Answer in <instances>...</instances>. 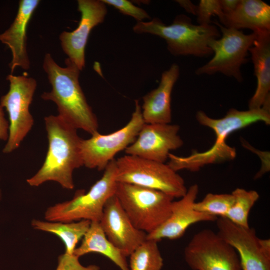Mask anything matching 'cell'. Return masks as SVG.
I'll return each mask as SVG.
<instances>
[{"mask_svg": "<svg viewBox=\"0 0 270 270\" xmlns=\"http://www.w3.org/2000/svg\"><path fill=\"white\" fill-rule=\"evenodd\" d=\"M196 119L200 124L214 130L216 136V141L208 150L202 152L194 151L188 156H178L170 154L168 164L176 172L182 170L196 172L206 165L234 158L236 149L226 143V138L234 131L258 122L269 124L270 104H264L258 110H239L232 108L224 116L220 118H212L204 112L199 110L196 114Z\"/></svg>", "mask_w": 270, "mask_h": 270, "instance_id": "6da1fadb", "label": "cell"}, {"mask_svg": "<svg viewBox=\"0 0 270 270\" xmlns=\"http://www.w3.org/2000/svg\"><path fill=\"white\" fill-rule=\"evenodd\" d=\"M44 120L48 142L47 154L41 168L26 182L31 186H38L54 181L65 189L72 190L73 172L83 166L82 138L77 129L58 115L46 116Z\"/></svg>", "mask_w": 270, "mask_h": 270, "instance_id": "7a4b0ae2", "label": "cell"}, {"mask_svg": "<svg viewBox=\"0 0 270 270\" xmlns=\"http://www.w3.org/2000/svg\"><path fill=\"white\" fill-rule=\"evenodd\" d=\"M65 64L66 67H61L50 54H46L43 68L52 89L41 98L54 102L58 116L67 123L92 135L98 132V121L80 84V70L68 58Z\"/></svg>", "mask_w": 270, "mask_h": 270, "instance_id": "3957f363", "label": "cell"}, {"mask_svg": "<svg viewBox=\"0 0 270 270\" xmlns=\"http://www.w3.org/2000/svg\"><path fill=\"white\" fill-rule=\"evenodd\" d=\"M138 34L148 33L164 39L170 52L174 56H192L206 58L211 56L212 51L210 42L220 37L217 26L194 24L191 18L184 14H178L172 23L166 25L158 18L150 21L139 22L134 26Z\"/></svg>", "mask_w": 270, "mask_h": 270, "instance_id": "277c9868", "label": "cell"}, {"mask_svg": "<svg viewBox=\"0 0 270 270\" xmlns=\"http://www.w3.org/2000/svg\"><path fill=\"white\" fill-rule=\"evenodd\" d=\"M116 184L114 159L108 163L102 178L88 191L77 190L71 200L48 207L44 212V218L50 222L88 220L99 222L106 202L115 194Z\"/></svg>", "mask_w": 270, "mask_h": 270, "instance_id": "5b68a950", "label": "cell"}, {"mask_svg": "<svg viewBox=\"0 0 270 270\" xmlns=\"http://www.w3.org/2000/svg\"><path fill=\"white\" fill-rule=\"evenodd\" d=\"M114 194L134 226L147 234L168 218L174 199L158 190L118 182Z\"/></svg>", "mask_w": 270, "mask_h": 270, "instance_id": "8992f818", "label": "cell"}, {"mask_svg": "<svg viewBox=\"0 0 270 270\" xmlns=\"http://www.w3.org/2000/svg\"><path fill=\"white\" fill-rule=\"evenodd\" d=\"M116 180L160 191L173 198L186 194L184 178L168 164L126 154L116 160Z\"/></svg>", "mask_w": 270, "mask_h": 270, "instance_id": "52a82bcc", "label": "cell"}, {"mask_svg": "<svg viewBox=\"0 0 270 270\" xmlns=\"http://www.w3.org/2000/svg\"><path fill=\"white\" fill-rule=\"evenodd\" d=\"M220 28V37L212 40L209 46L214 56L207 63L198 68L197 75H212L220 73L234 78L238 82L243 80L241 67L248 61L247 55L256 38V34H244L242 30L226 28L216 22Z\"/></svg>", "mask_w": 270, "mask_h": 270, "instance_id": "ba28073f", "label": "cell"}, {"mask_svg": "<svg viewBox=\"0 0 270 270\" xmlns=\"http://www.w3.org/2000/svg\"><path fill=\"white\" fill-rule=\"evenodd\" d=\"M8 92L0 100V106L8 114L9 134L2 152L9 154L17 149L30 130L34 120L30 112V106L36 87L32 78L8 74Z\"/></svg>", "mask_w": 270, "mask_h": 270, "instance_id": "9c48e42d", "label": "cell"}, {"mask_svg": "<svg viewBox=\"0 0 270 270\" xmlns=\"http://www.w3.org/2000/svg\"><path fill=\"white\" fill-rule=\"evenodd\" d=\"M141 106L135 100V108L128 124L120 129L107 134L98 132L88 139H82L80 150L83 166L104 170L118 152L125 150L136 138L144 124Z\"/></svg>", "mask_w": 270, "mask_h": 270, "instance_id": "30bf717a", "label": "cell"}, {"mask_svg": "<svg viewBox=\"0 0 270 270\" xmlns=\"http://www.w3.org/2000/svg\"><path fill=\"white\" fill-rule=\"evenodd\" d=\"M184 258L192 270H242L236 250L210 229L194 235L184 248Z\"/></svg>", "mask_w": 270, "mask_h": 270, "instance_id": "8fae6325", "label": "cell"}, {"mask_svg": "<svg viewBox=\"0 0 270 270\" xmlns=\"http://www.w3.org/2000/svg\"><path fill=\"white\" fill-rule=\"evenodd\" d=\"M218 234L238 254L242 270H270V240L261 239L250 227L238 226L225 218L216 220Z\"/></svg>", "mask_w": 270, "mask_h": 270, "instance_id": "7c38bea8", "label": "cell"}, {"mask_svg": "<svg viewBox=\"0 0 270 270\" xmlns=\"http://www.w3.org/2000/svg\"><path fill=\"white\" fill-rule=\"evenodd\" d=\"M180 126L170 124H144L134 141L125 149L126 154L164 162L170 152L180 148Z\"/></svg>", "mask_w": 270, "mask_h": 270, "instance_id": "4fadbf2b", "label": "cell"}, {"mask_svg": "<svg viewBox=\"0 0 270 270\" xmlns=\"http://www.w3.org/2000/svg\"><path fill=\"white\" fill-rule=\"evenodd\" d=\"M81 18L78 28L60 36L62 48L68 58L82 70L85 66L84 50L92 30L104 22L107 14L106 4L99 0H78Z\"/></svg>", "mask_w": 270, "mask_h": 270, "instance_id": "5bb4252c", "label": "cell"}, {"mask_svg": "<svg viewBox=\"0 0 270 270\" xmlns=\"http://www.w3.org/2000/svg\"><path fill=\"white\" fill-rule=\"evenodd\" d=\"M99 222L108 240L126 257L146 239L147 234L134 226L115 194L106 202Z\"/></svg>", "mask_w": 270, "mask_h": 270, "instance_id": "9a60e30c", "label": "cell"}, {"mask_svg": "<svg viewBox=\"0 0 270 270\" xmlns=\"http://www.w3.org/2000/svg\"><path fill=\"white\" fill-rule=\"evenodd\" d=\"M198 193L196 184L191 186L184 196L172 204L168 218L157 229L147 234L146 238L159 242L163 238L174 240L181 238L191 225L201 222L216 221V216L198 212L194 204Z\"/></svg>", "mask_w": 270, "mask_h": 270, "instance_id": "2e32d148", "label": "cell"}, {"mask_svg": "<svg viewBox=\"0 0 270 270\" xmlns=\"http://www.w3.org/2000/svg\"><path fill=\"white\" fill-rule=\"evenodd\" d=\"M180 76V68L173 64L162 74L158 86L143 97L142 114L145 124H170L171 96Z\"/></svg>", "mask_w": 270, "mask_h": 270, "instance_id": "e0dca14e", "label": "cell"}, {"mask_svg": "<svg viewBox=\"0 0 270 270\" xmlns=\"http://www.w3.org/2000/svg\"><path fill=\"white\" fill-rule=\"evenodd\" d=\"M40 3L38 0H21L16 17L10 28L0 34V41L6 44L12 53L10 64L11 73L20 67L27 70L30 62L26 50V28L33 12Z\"/></svg>", "mask_w": 270, "mask_h": 270, "instance_id": "ac0fdd59", "label": "cell"}, {"mask_svg": "<svg viewBox=\"0 0 270 270\" xmlns=\"http://www.w3.org/2000/svg\"><path fill=\"white\" fill-rule=\"evenodd\" d=\"M256 34V39L249 52L257 85L254 94L248 102L249 110L260 109L270 100V31Z\"/></svg>", "mask_w": 270, "mask_h": 270, "instance_id": "d6986e66", "label": "cell"}, {"mask_svg": "<svg viewBox=\"0 0 270 270\" xmlns=\"http://www.w3.org/2000/svg\"><path fill=\"white\" fill-rule=\"evenodd\" d=\"M219 20L227 28H248L256 34L270 31V6L261 0H240L232 13L222 14Z\"/></svg>", "mask_w": 270, "mask_h": 270, "instance_id": "ffe728a7", "label": "cell"}, {"mask_svg": "<svg viewBox=\"0 0 270 270\" xmlns=\"http://www.w3.org/2000/svg\"><path fill=\"white\" fill-rule=\"evenodd\" d=\"M74 254L80 258L89 253H98L108 258L121 270H129L126 256L107 238L98 222H92Z\"/></svg>", "mask_w": 270, "mask_h": 270, "instance_id": "44dd1931", "label": "cell"}, {"mask_svg": "<svg viewBox=\"0 0 270 270\" xmlns=\"http://www.w3.org/2000/svg\"><path fill=\"white\" fill-rule=\"evenodd\" d=\"M90 222L88 220L60 222L34 219L31 226L34 230L58 236L64 244V252L73 254L77 244L88 231Z\"/></svg>", "mask_w": 270, "mask_h": 270, "instance_id": "7402d4cb", "label": "cell"}, {"mask_svg": "<svg viewBox=\"0 0 270 270\" xmlns=\"http://www.w3.org/2000/svg\"><path fill=\"white\" fill-rule=\"evenodd\" d=\"M158 242L146 238L130 254L129 270H161L164 260Z\"/></svg>", "mask_w": 270, "mask_h": 270, "instance_id": "603a6c76", "label": "cell"}, {"mask_svg": "<svg viewBox=\"0 0 270 270\" xmlns=\"http://www.w3.org/2000/svg\"><path fill=\"white\" fill-rule=\"evenodd\" d=\"M232 194L234 196V202L225 218L238 226L250 227L249 213L260 198L258 193L254 190L236 188Z\"/></svg>", "mask_w": 270, "mask_h": 270, "instance_id": "cb8c5ba5", "label": "cell"}, {"mask_svg": "<svg viewBox=\"0 0 270 270\" xmlns=\"http://www.w3.org/2000/svg\"><path fill=\"white\" fill-rule=\"evenodd\" d=\"M234 202V196L232 193H208L202 200L194 202V208L198 212L218 218H226Z\"/></svg>", "mask_w": 270, "mask_h": 270, "instance_id": "d4e9b609", "label": "cell"}, {"mask_svg": "<svg viewBox=\"0 0 270 270\" xmlns=\"http://www.w3.org/2000/svg\"><path fill=\"white\" fill-rule=\"evenodd\" d=\"M222 15L219 0H200L197 5L196 16L198 24H212V16H217L219 18Z\"/></svg>", "mask_w": 270, "mask_h": 270, "instance_id": "484cf974", "label": "cell"}, {"mask_svg": "<svg viewBox=\"0 0 270 270\" xmlns=\"http://www.w3.org/2000/svg\"><path fill=\"white\" fill-rule=\"evenodd\" d=\"M106 4L112 6L121 13L131 16L138 22L150 19L148 14L142 8L138 7L127 0H102Z\"/></svg>", "mask_w": 270, "mask_h": 270, "instance_id": "4316f807", "label": "cell"}, {"mask_svg": "<svg viewBox=\"0 0 270 270\" xmlns=\"http://www.w3.org/2000/svg\"><path fill=\"white\" fill-rule=\"evenodd\" d=\"M77 256L64 253L58 258V266L56 270H100V268L94 264L88 266L82 265Z\"/></svg>", "mask_w": 270, "mask_h": 270, "instance_id": "83f0119b", "label": "cell"}, {"mask_svg": "<svg viewBox=\"0 0 270 270\" xmlns=\"http://www.w3.org/2000/svg\"><path fill=\"white\" fill-rule=\"evenodd\" d=\"M9 134V122L6 118L4 108L0 106V140L7 141Z\"/></svg>", "mask_w": 270, "mask_h": 270, "instance_id": "f1b7e54d", "label": "cell"}, {"mask_svg": "<svg viewBox=\"0 0 270 270\" xmlns=\"http://www.w3.org/2000/svg\"><path fill=\"white\" fill-rule=\"evenodd\" d=\"M240 0H219L222 14L232 13L236 8Z\"/></svg>", "mask_w": 270, "mask_h": 270, "instance_id": "f546056e", "label": "cell"}, {"mask_svg": "<svg viewBox=\"0 0 270 270\" xmlns=\"http://www.w3.org/2000/svg\"><path fill=\"white\" fill-rule=\"evenodd\" d=\"M176 2L187 12L196 16L197 6L195 5L190 0H177Z\"/></svg>", "mask_w": 270, "mask_h": 270, "instance_id": "4dcf8cb0", "label": "cell"}, {"mask_svg": "<svg viewBox=\"0 0 270 270\" xmlns=\"http://www.w3.org/2000/svg\"><path fill=\"white\" fill-rule=\"evenodd\" d=\"M2 190L0 188V202L2 200Z\"/></svg>", "mask_w": 270, "mask_h": 270, "instance_id": "1f68e13d", "label": "cell"}]
</instances>
